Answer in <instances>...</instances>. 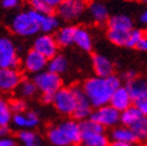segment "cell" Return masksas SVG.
Masks as SVG:
<instances>
[{"instance_id": "cell-1", "label": "cell", "mask_w": 147, "mask_h": 146, "mask_svg": "<svg viewBox=\"0 0 147 146\" xmlns=\"http://www.w3.org/2000/svg\"><path fill=\"white\" fill-rule=\"evenodd\" d=\"M120 87V80L111 75L109 77H90L83 83V93L89 99L91 106L100 107L110 104L113 93Z\"/></svg>"}, {"instance_id": "cell-2", "label": "cell", "mask_w": 147, "mask_h": 146, "mask_svg": "<svg viewBox=\"0 0 147 146\" xmlns=\"http://www.w3.org/2000/svg\"><path fill=\"white\" fill-rule=\"evenodd\" d=\"M81 136V125L76 119H65L47 130V139L54 146L78 145Z\"/></svg>"}, {"instance_id": "cell-3", "label": "cell", "mask_w": 147, "mask_h": 146, "mask_svg": "<svg viewBox=\"0 0 147 146\" xmlns=\"http://www.w3.org/2000/svg\"><path fill=\"white\" fill-rule=\"evenodd\" d=\"M41 14L34 9H26L16 13L9 22V28L13 34L20 38H33L40 30Z\"/></svg>"}, {"instance_id": "cell-4", "label": "cell", "mask_w": 147, "mask_h": 146, "mask_svg": "<svg viewBox=\"0 0 147 146\" xmlns=\"http://www.w3.org/2000/svg\"><path fill=\"white\" fill-rule=\"evenodd\" d=\"M81 125V145L82 146H109V138L104 132V127L92 119H85Z\"/></svg>"}, {"instance_id": "cell-5", "label": "cell", "mask_w": 147, "mask_h": 146, "mask_svg": "<svg viewBox=\"0 0 147 146\" xmlns=\"http://www.w3.org/2000/svg\"><path fill=\"white\" fill-rule=\"evenodd\" d=\"M77 103V87H62L54 95L53 105L64 116H72Z\"/></svg>"}, {"instance_id": "cell-6", "label": "cell", "mask_w": 147, "mask_h": 146, "mask_svg": "<svg viewBox=\"0 0 147 146\" xmlns=\"http://www.w3.org/2000/svg\"><path fill=\"white\" fill-rule=\"evenodd\" d=\"M21 59L15 43L7 36H0V68L19 69Z\"/></svg>"}, {"instance_id": "cell-7", "label": "cell", "mask_w": 147, "mask_h": 146, "mask_svg": "<svg viewBox=\"0 0 147 146\" xmlns=\"http://www.w3.org/2000/svg\"><path fill=\"white\" fill-rule=\"evenodd\" d=\"M38 91L41 95H55V93L62 88V78L60 75L54 74L49 70H45L40 74H36L33 77Z\"/></svg>"}, {"instance_id": "cell-8", "label": "cell", "mask_w": 147, "mask_h": 146, "mask_svg": "<svg viewBox=\"0 0 147 146\" xmlns=\"http://www.w3.org/2000/svg\"><path fill=\"white\" fill-rule=\"evenodd\" d=\"M90 119L98 123L103 127H113L120 122V112L110 104L97 107L92 111Z\"/></svg>"}, {"instance_id": "cell-9", "label": "cell", "mask_w": 147, "mask_h": 146, "mask_svg": "<svg viewBox=\"0 0 147 146\" xmlns=\"http://www.w3.org/2000/svg\"><path fill=\"white\" fill-rule=\"evenodd\" d=\"M48 66V59H46L40 53L34 49L28 50L21 59V67L28 74L36 75L45 71Z\"/></svg>"}, {"instance_id": "cell-10", "label": "cell", "mask_w": 147, "mask_h": 146, "mask_svg": "<svg viewBox=\"0 0 147 146\" xmlns=\"http://www.w3.org/2000/svg\"><path fill=\"white\" fill-rule=\"evenodd\" d=\"M35 51L40 53L46 59H51L55 55H57L59 43L55 39V36L51 34H40L36 35V38L33 41V48Z\"/></svg>"}, {"instance_id": "cell-11", "label": "cell", "mask_w": 147, "mask_h": 146, "mask_svg": "<svg viewBox=\"0 0 147 146\" xmlns=\"http://www.w3.org/2000/svg\"><path fill=\"white\" fill-rule=\"evenodd\" d=\"M84 0H63L57 7L59 16L65 21L76 20L85 11Z\"/></svg>"}, {"instance_id": "cell-12", "label": "cell", "mask_w": 147, "mask_h": 146, "mask_svg": "<svg viewBox=\"0 0 147 146\" xmlns=\"http://www.w3.org/2000/svg\"><path fill=\"white\" fill-rule=\"evenodd\" d=\"M24 77L19 69L0 68V91L12 93L19 88Z\"/></svg>"}, {"instance_id": "cell-13", "label": "cell", "mask_w": 147, "mask_h": 146, "mask_svg": "<svg viewBox=\"0 0 147 146\" xmlns=\"http://www.w3.org/2000/svg\"><path fill=\"white\" fill-rule=\"evenodd\" d=\"M132 102H133L132 96L128 93L127 88L120 85L113 93L111 99H110V105L113 106L119 112H123L126 109L132 106Z\"/></svg>"}, {"instance_id": "cell-14", "label": "cell", "mask_w": 147, "mask_h": 146, "mask_svg": "<svg viewBox=\"0 0 147 146\" xmlns=\"http://www.w3.org/2000/svg\"><path fill=\"white\" fill-rule=\"evenodd\" d=\"M40 123L39 115L35 111H27L25 114H18L13 116L12 124L20 130H33Z\"/></svg>"}, {"instance_id": "cell-15", "label": "cell", "mask_w": 147, "mask_h": 146, "mask_svg": "<svg viewBox=\"0 0 147 146\" xmlns=\"http://www.w3.org/2000/svg\"><path fill=\"white\" fill-rule=\"evenodd\" d=\"M91 107L92 106H91L89 99L86 98L85 94L83 93L82 88L77 87V103H76L75 111L72 114V117L76 120H81V122L90 118L91 114H92Z\"/></svg>"}, {"instance_id": "cell-16", "label": "cell", "mask_w": 147, "mask_h": 146, "mask_svg": "<svg viewBox=\"0 0 147 146\" xmlns=\"http://www.w3.org/2000/svg\"><path fill=\"white\" fill-rule=\"evenodd\" d=\"M92 67L96 72V76L99 77H109L113 75L115 66L112 61L107 56L102 55V54H96L92 56Z\"/></svg>"}, {"instance_id": "cell-17", "label": "cell", "mask_w": 147, "mask_h": 146, "mask_svg": "<svg viewBox=\"0 0 147 146\" xmlns=\"http://www.w3.org/2000/svg\"><path fill=\"white\" fill-rule=\"evenodd\" d=\"M107 30H118V32H130L133 29L132 19L125 14H116L107 20Z\"/></svg>"}, {"instance_id": "cell-18", "label": "cell", "mask_w": 147, "mask_h": 146, "mask_svg": "<svg viewBox=\"0 0 147 146\" xmlns=\"http://www.w3.org/2000/svg\"><path fill=\"white\" fill-rule=\"evenodd\" d=\"M74 45H76L80 49H82L83 51H91L92 50V38L89 33L88 29H85L84 27H76V32H75V38H74Z\"/></svg>"}, {"instance_id": "cell-19", "label": "cell", "mask_w": 147, "mask_h": 146, "mask_svg": "<svg viewBox=\"0 0 147 146\" xmlns=\"http://www.w3.org/2000/svg\"><path fill=\"white\" fill-rule=\"evenodd\" d=\"M89 13L92 20L97 24H104L109 20L107 7L100 1H92L89 5Z\"/></svg>"}, {"instance_id": "cell-20", "label": "cell", "mask_w": 147, "mask_h": 146, "mask_svg": "<svg viewBox=\"0 0 147 146\" xmlns=\"http://www.w3.org/2000/svg\"><path fill=\"white\" fill-rule=\"evenodd\" d=\"M75 32H76V27H74V26H64V27L60 28L57 30L56 35H55V39H56L59 46H61V47L71 46L74 43Z\"/></svg>"}, {"instance_id": "cell-21", "label": "cell", "mask_w": 147, "mask_h": 146, "mask_svg": "<svg viewBox=\"0 0 147 146\" xmlns=\"http://www.w3.org/2000/svg\"><path fill=\"white\" fill-rule=\"evenodd\" d=\"M60 20L59 18L53 14H41V19H40V30L45 34H50L51 32H55L59 28Z\"/></svg>"}, {"instance_id": "cell-22", "label": "cell", "mask_w": 147, "mask_h": 146, "mask_svg": "<svg viewBox=\"0 0 147 146\" xmlns=\"http://www.w3.org/2000/svg\"><path fill=\"white\" fill-rule=\"evenodd\" d=\"M111 138L113 141L119 143H136L137 138L133 131L127 126H118L112 131Z\"/></svg>"}, {"instance_id": "cell-23", "label": "cell", "mask_w": 147, "mask_h": 146, "mask_svg": "<svg viewBox=\"0 0 147 146\" xmlns=\"http://www.w3.org/2000/svg\"><path fill=\"white\" fill-rule=\"evenodd\" d=\"M68 69V60L63 55H55L54 57L48 60V66L47 70L54 72V74L61 75L63 72H65Z\"/></svg>"}, {"instance_id": "cell-24", "label": "cell", "mask_w": 147, "mask_h": 146, "mask_svg": "<svg viewBox=\"0 0 147 146\" xmlns=\"http://www.w3.org/2000/svg\"><path fill=\"white\" fill-rule=\"evenodd\" d=\"M18 140L20 143V146H41L39 135L33 130H20L18 133Z\"/></svg>"}, {"instance_id": "cell-25", "label": "cell", "mask_w": 147, "mask_h": 146, "mask_svg": "<svg viewBox=\"0 0 147 146\" xmlns=\"http://www.w3.org/2000/svg\"><path fill=\"white\" fill-rule=\"evenodd\" d=\"M13 111L11 109V104L7 99L0 98V125L8 127L13 120Z\"/></svg>"}, {"instance_id": "cell-26", "label": "cell", "mask_w": 147, "mask_h": 146, "mask_svg": "<svg viewBox=\"0 0 147 146\" xmlns=\"http://www.w3.org/2000/svg\"><path fill=\"white\" fill-rule=\"evenodd\" d=\"M141 116H142V114L133 105V106H130L128 109H126L125 111L120 112V122L123 123L124 126L130 127V126H131L132 124H134Z\"/></svg>"}, {"instance_id": "cell-27", "label": "cell", "mask_w": 147, "mask_h": 146, "mask_svg": "<svg viewBox=\"0 0 147 146\" xmlns=\"http://www.w3.org/2000/svg\"><path fill=\"white\" fill-rule=\"evenodd\" d=\"M130 129L133 131L137 140L147 139V117L142 115L134 124L130 126Z\"/></svg>"}, {"instance_id": "cell-28", "label": "cell", "mask_w": 147, "mask_h": 146, "mask_svg": "<svg viewBox=\"0 0 147 146\" xmlns=\"http://www.w3.org/2000/svg\"><path fill=\"white\" fill-rule=\"evenodd\" d=\"M16 90H18V93H19L20 97L24 99L32 98L36 93H38V88H36L33 80H25V78L22 80V82L20 83L19 88Z\"/></svg>"}, {"instance_id": "cell-29", "label": "cell", "mask_w": 147, "mask_h": 146, "mask_svg": "<svg viewBox=\"0 0 147 146\" xmlns=\"http://www.w3.org/2000/svg\"><path fill=\"white\" fill-rule=\"evenodd\" d=\"M128 93L131 94L132 96V99L136 98L140 93H142V91L147 88V81L144 80V78H134L130 82H127V85H126Z\"/></svg>"}, {"instance_id": "cell-30", "label": "cell", "mask_w": 147, "mask_h": 146, "mask_svg": "<svg viewBox=\"0 0 147 146\" xmlns=\"http://www.w3.org/2000/svg\"><path fill=\"white\" fill-rule=\"evenodd\" d=\"M133 104L144 116L147 117V88L136 98H133Z\"/></svg>"}, {"instance_id": "cell-31", "label": "cell", "mask_w": 147, "mask_h": 146, "mask_svg": "<svg viewBox=\"0 0 147 146\" xmlns=\"http://www.w3.org/2000/svg\"><path fill=\"white\" fill-rule=\"evenodd\" d=\"M11 104V109H12V111L14 115H18V114H25L27 112L28 110V104L26 102V99L19 97V98H14L9 102Z\"/></svg>"}, {"instance_id": "cell-32", "label": "cell", "mask_w": 147, "mask_h": 146, "mask_svg": "<svg viewBox=\"0 0 147 146\" xmlns=\"http://www.w3.org/2000/svg\"><path fill=\"white\" fill-rule=\"evenodd\" d=\"M144 33L140 29H136L133 28L130 33V38H128V42L126 47H130V48H137L138 43L140 42V40L144 38Z\"/></svg>"}, {"instance_id": "cell-33", "label": "cell", "mask_w": 147, "mask_h": 146, "mask_svg": "<svg viewBox=\"0 0 147 146\" xmlns=\"http://www.w3.org/2000/svg\"><path fill=\"white\" fill-rule=\"evenodd\" d=\"M30 6H32V9L36 11L40 14H48L53 12V9L48 7L42 0H30Z\"/></svg>"}, {"instance_id": "cell-34", "label": "cell", "mask_w": 147, "mask_h": 146, "mask_svg": "<svg viewBox=\"0 0 147 146\" xmlns=\"http://www.w3.org/2000/svg\"><path fill=\"white\" fill-rule=\"evenodd\" d=\"M0 5L5 9H15L20 7L21 0H0Z\"/></svg>"}, {"instance_id": "cell-35", "label": "cell", "mask_w": 147, "mask_h": 146, "mask_svg": "<svg viewBox=\"0 0 147 146\" xmlns=\"http://www.w3.org/2000/svg\"><path fill=\"white\" fill-rule=\"evenodd\" d=\"M0 146H16V141L9 136L0 137Z\"/></svg>"}, {"instance_id": "cell-36", "label": "cell", "mask_w": 147, "mask_h": 146, "mask_svg": "<svg viewBox=\"0 0 147 146\" xmlns=\"http://www.w3.org/2000/svg\"><path fill=\"white\" fill-rule=\"evenodd\" d=\"M42 1H43L48 7H50L51 9H54V8H57V7L60 6V4L63 1V0H42Z\"/></svg>"}, {"instance_id": "cell-37", "label": "cell", "mask_w": 147, "mask_h": 146, "mask_svg": "<svg viewBox=\"0 0 147 146\" xmlns=\"http://www.w3.org/2000/svg\"><path fill=\"white\" fill-rule=\"evenodd\" d=\"M137 77H138L137 76V72L133 71V70H128V71H126L125 74L123 75V78H125L126 82H130V81H132V80H134Z\"/></svg>"}, {"instance_id": "cell-38", "label": "cell", "mask_w": 147, "mask_h": 146, "mask_svg": "<svg viewBox=\"0 0 147 146\" xmlns=\"http://www.w3.org/2000/svg\"><path fill=\"white\" fill-rule=\"evenodd\" d=\"M137 48L140 49V50H142V51H147V38H146L145 35H144V38L140 40V42L138 43Z\"/></svg>"}, {"instance_id": "cell-39", "label": "cell", "mask_w": 147, "mask_h": 146, "mask_svg": "<svg viewBox=\"0 0 147 146\" xmlns=\"http://www.w3.org/2000/svg\"><path fill=\"white\" fill-rule=\"evenodd\" d=\"M139 21H140V24H141V25L147 26V8H146V9H144V11L140 13Z\"/></svg>"}, {"instance_id": "cell-40", "label": "cell", "mask_w": 147, "mask_h": 146, "mask_svg": "<svg viewBox=\"0 0 147 146\" xmlns=\"http://www.w3.org/2000/svg\"><path fill=\"white\" fill-rule=\"evenodd\" d=\"M109 146H137L134 143H119V141H112Z\"/></svg>"}, {"instance_id": "cell-41", "label": "cell", "mask_w": 147, "mask_h": 146, "mask_svg": "<svg viewBox=\"0 0 147 146\" xmlns=\"http://www.w3.org/2000/svg\"><path fill=\"white\" fill-rule=\"evenodd\" d=\"M8 127H5V126H1L0 125V137H5L8 135Z\"/></svg>"}, {"instance_id": "cell-42", "label": "cell", "mask_w": 147, "mask_h": 146, "mask_svg": "<svg viewBox=\"0 0 147 146\" xmlns=\"http://www.w3.org/2000/svg\"><path fill=\"white\" fill-rule=\"evenodd\" d=\"M142 1H144V3H145V4L147 5V0H142Z\"/></svg>"}, {"instance_id": "cell-43", "label": "cell", "mask_w": 147, "mask_h": 146, "mask_svg": "<svg viewBox=\"0 0 147 146\" xmlns=\"http://www.w3.org/2000/svg\"><path fill=\"white\" fill-rule=\"evenodd\" d=\"M72 146H82V145H72Z\"/></svg>"}, {"instance_id": "cell-44", "label": "cell", "mask_w": 147, "mask_h": 146, "mask_svg": "<svg viewBox=\"0 0 147 146\" xmlns=\"http://www.w3.org/2000/svg\"><path fill=\"white\" fill-rule=\"evenodd\" d=\"M145 36H146V38H147V32H146V33H145Z\"/></svg>"}, {"instance_id": "cell-45", "label": "cell", "mask_w": 147, "mask_h": 146, "mask_svg": "<svg viewBox=\"0 0 147 146\" xmlns=\"http://www.w3.org/2000/svg\"><path fill=\"white\" fill-rule=\"evenodd\" d=\"M29 1H30V0H29Z\"/></svg>"}]
</instances>
